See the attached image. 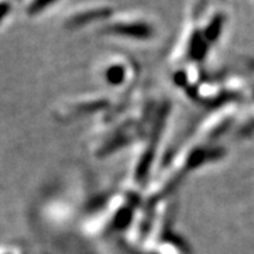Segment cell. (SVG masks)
<instances>
[{
  "instance_id": "1",
  "label": "cell",
  "mask_w": 254,
  "mask_h": 254,
  "mask_svg": "<svg viewBox=\"0 0 254 254\" xmlns=\"http://www.w3.org/2000/svg\"><path fill=\"white\" fill-rule=\"evenodd\" d=\"M118 31L127 33V34H137V36H144L148 31V27L145 24H127V26H118Z\"/></svg>"
},
{
  "instance_id": "2",
  "label": "cell",
  "mask_w": 254,
  "mask_h": 254,
  "mask_svg": "<svg viewBox=\"0 0 254 254\" xmlns=\"http://www.w3.org/2000/svg\"><path fill=\"white\" fill-rule=\"evenodd\" d=\"M55 0H34L33 4H31V11H40L44 7H47L48 4L54 3Z\"/></svg>"
}]
</instances>
